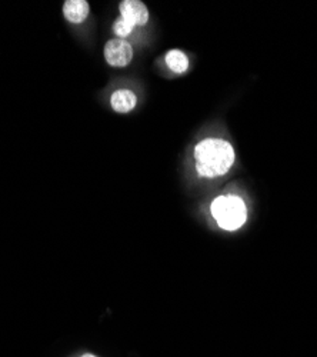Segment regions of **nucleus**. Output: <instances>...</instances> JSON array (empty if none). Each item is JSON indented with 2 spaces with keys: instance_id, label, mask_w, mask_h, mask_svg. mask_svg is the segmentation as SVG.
<instances>
[{
  "instance_id": "f257e3e1",
  "label": "nucleus",
  "mask_w": 317,
  "mask_h": 357,
  "mask_svg": "<svg viewBox=\"0 0 317 357\" xmlns=\"http://www.w3.org/2000/svg\"><path fill=\"white\" fill-rule=\"evenodd\" d=\"M196 170L201 177H219L226 174L235 162L232 144L222 139L201 140L194 149Z\"/></svg>"
},
{
  "instance_id": "f03ea898",
  "label": "nucleus",
  "mask_w": 317,
  "mask_h": 357,
  "mask_svg": "<svg viewBox=\"0 0 317 357\" xmlns=\"http://www.w3.org/2000/svg\"><path fill=\"white\" fill-rule=\"evenodd\" d=\"M210 209L217 225L229 231L238 230L247 219L246 204L238 196H220L215 199Z\"/></svg>"
},
{
  "instance_id": "7ed1b4c3",
  "label": "nucleus",
  "mask_w": 317,
  "mask_h": 357,
  "mask_svg": "<svg viewBox=\"0 0 317 357\" xmlns=\"http://www.w3.org/2000/svg\"><path fill=\"white\" fill-rule=\"evenodd\" d=\"M105 59L113 68H125L133 59V47L127 40L111 39L105 46Z\"/></svg>"
},
{
  "instance_id": "20e7f679",
  "label": "nucleus",
  "mask_w": 317,
  "mask_h": 357,
  "mask_svg": "<svg viewBox=\"0 0 317 357\" xmlns=\"http://www.w3.org/2000/svg\"><path fill=\"white\" fill-rule=\"evenodd\" d=\"M121 19L130 26H145L149 22V10L139 0H125L121 3Z\"/></svg>"
},
{
  "instance_id": "39448f33",
  "label": "nucleus",
  "mask_w": 317,
  "mask_h": 357,
  "mask_svg": "<svg viewBox=\"0 0 317 357\" xmlns=\"http://www.w3.org/2000/svg\"><path fill=\"white\" fill-rule=\"evenodd\" d=\"M91 6L86 0H68L63 5V16L72 24H80L88 19Z\"/></svg>"
},
{
  "instance_id": "423d86ee",
  "label": "nucleus",
  "mask_w": 317,
  "mask_h": 357,
  "mask_svg": "<svg viewBox=\"0 0 317 357\" xmlns=\"http://www.w3.org/2000/svg\"><path fill=\"white\" fill-rule=\"evenodd\" d=\"M110 105L114 112L129 113L136 107L137 98L129 89H119L110 96Z\"/></svg>"
},
{
  "instance_id": "0eeeda50",
  "label": "nucleus",
  "mask_w": 317,
  "mask_h": 357,
  "mask_svg": "<svg viewBox=\"0 0 317 357\" xmlns=\"http://www.w3.org/2000/svg\"><path fill=\"white\" fill-rule=\"evenodd\" d=\"M166 65L171 72L182 75L189 69V59L182 50L173 49L166 54Z\"/></svg>"
},
{
  "instance_id": "6e6552de",
  "label": "nucleus",
  "mask_w": 317,
  "mask_h": 357,
  "mask_svg": "<svg viewBox=\"0 0 317 357\" xmlns=\"http://www.w3.org/2000/svg\"><path fill=\"white\" fill-rule=\"evenodd\" d=\"M133 26H130L129 23H126L123 19H118L113 24V32L119 39H126L132 32H133Z\"/></svg>"
},
{
  "instance_id": "1a4fd4ad",
  "label": "nucleus",
  "mask_w": 317,
  "mask_h": 357,
  "mask_svg": "<svg viewBox=\"0 0 317 357\" xmlns=\"http://www.w3.org/2000/svg\"><path fill=\"white\" fill-rule=\"evenodd\" d=\"M79 357H99V356H96V354H92V353H83V354H80Z\"/></svg>"
}]
</instances>
